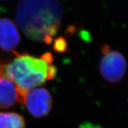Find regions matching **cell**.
Returning a JSON list of instances; mask_svg holds the SVG:
<instances>
[{"mask_svg":"<svg viewBox=\"0 0 128 128\" xmlns=\"http://www.w3.org/2000/svg\"><path fill=\"white\" fill-rule=\"evenodd\" d=\"M27 93L22 90L4 73L3 60H0V109H9L16 103L24 105Z\"/></svg>","mask_w":128,"mask_h":128,"instance_id":"277c9868","label":"cell"},{"mask_svg":"<svg viewBox=\"0 0 128 128\" xmlns=\"http://www.w3.org/2000/svg\"><path fill=\"white\" fill-rule=\"evenodd\" d=\"M101 50L102 54L100 61L101 75L108 82H120L126 76L128 69L125 57L108 45H103Z\"/></svg>","mask_w":128,"mask_h":128,"instance_id":"3957f363","label":"cell"},{"mask_svg":"<svg viewBox=\"0 0 128 128\" xmlns=\"http://www.w3.org/2000/svg\"><path fill=\"white\" fill-rule=\"evenodd\" d=\"M24 104L31 115L40 118L47 116L52 110L53 97L44 88H35L28 91Z\"/></svg>","mask_w":128,"mask_h":128,"instance_id":"5b68a950","label":"cell"},{"mask_svg":"<svg viewBox=\"0 0 128 128\" xmlns=\"http://www.w3.org/2000/svg\"><path fill=\"white\" fill-rule=\"evenodd\" d=\"M0 128H26V120L16 112H0Z\"/></svg>","mask_w":128,"mask_h":128,"instance_id":"52a82bcc","label":"cell"},{"mask_svg":"<svg viewBox=\"0 0 128 128\" xmlns=\"http://www.w3.org/2000/svg\"><path fill=\"white\" fill-rule=\"evenodd\" d=\"M20 34L16 25L8 18H0V49L14 51L20 42Z\"/></svg>","mask_w":128,"mask_h":128,"instance_id":"8992f818","label":"cell"},{"mask_svg":"<svg viewBox=\"0 0 128 128\" xmlns=\"http://www.w3.org/2000/svg\"><path fill=\"white\" fill-rule=\"evenodd\" d=\"M80 128H103L100 125H96L91 122H84L80 126Z\"/></svg>","mask_w":128,"mask_h":128,"instance_id":"9c48e42d","label":"cell"},{"mask_svg":"<svg viewBox=\"0 0 128 128\" xmlns=\"http://www.w3.org/2000/svg\"><path fill=\"white\" fill-rule=\"evenodd\" d=\"M63 16L57 0H20L16 22L29 39L50 44L60 29Z\"/></svg>","mask_w":128,"mask_h":128,"instance_id":"6da1fadb","label":"cell"},{"mask_svg":"<svg viewBox=\"0 0 128 128\" xmlns=\"http://www.w3.org/2000/svg\"><path fill=\"white\" fill-rule=\"evenodd\" d=\"M12 52L11 60H3L4 73L25 92L28 93L56 76L57 69L54 65L50 52L36 57L28 53Z\"/></svg>","mask_w":128,"mask_h":128,"instance_id":"7a4b0ae2","label":"cell"},{"mask_svg":"<svg viewBox=\"0 0 128 128\" xmlns=\"http://www.w3.org/2000/svg\"><path fill=\"white\" fill-rule=\"evenodd\" d=\"M67 48V43L64 38H58L55 41L54 49L57 52H64Z\"/></svg>","mask_w":128,"mask_h":128,"instance_id":"ba28073f","label":"cell"}]
</instances>
